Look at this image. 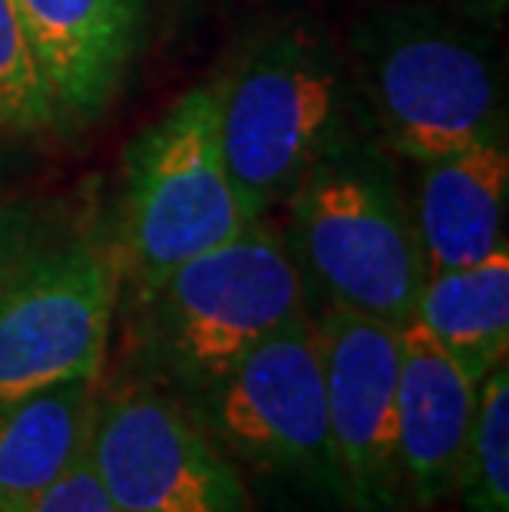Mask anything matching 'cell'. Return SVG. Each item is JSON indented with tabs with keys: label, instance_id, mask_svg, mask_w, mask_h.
I'll return each instance as SVG.
<instances>
[{
	"label": "cell",
	"instance_id": "ac0fdd59",
	"mask_svg": "<svg viewBox=\"0 0 509 512\" xmlns=\"http://www.w3.org/2000/svg\"><path fill=\"white\" fill-rule=\"evenodd\" d=\"M24 248H27V215L20 209H4L0 212V285L17 268V261L24 258Z\"/></svg>",
	"mask_w": 509,
	"mask_h": 512
},
{
	"label": "cell",
	"instance_id": "7a4b0ae2",
	"mask_svg": "<svg viewBox=\"0 0 509 512\" xmlns=\"http://www.w3.org/2000/svg\"><path fill=\"white\" fill-rule=\"evenodd\" d=\"M222 156L248 219L288 199L348 133V80L308 27H281L222 80Z\"/></svg>",
	"mask_w": 509,
	"mask_h": 512
},
{
	"label": "cell",
	"instance_id": "5b68a950",
	"mask_svg": "<svg viewBox=\"0 0 509 512\" xmlns=\"http://www.w3.org/2000/svg\"><path fill=\"white\" fill-rule=\"evenodd\" d=\"M364 90L387 143L430 162L503 136V90L490 50L427 10L367 20L357 40Z\"/></svg>",
	"mask_w": 509,
	"mask_h": 512
},
{
	"label": "cell",
	"instance_id": "9c48e42d",
	"mask_svg": "<svg viewBox=\"0 0 509 512\" xmlns=\"http://www.w3.org/2000/svg\"><path fill=\"white\" fill-rule=\"evenodd\" d=\"M311 328L344 503L354 512H391L404 493L397 456L400 328L338 304H328Z\"/></svg>",
	"mask_w": 509,
	"mask_h": 512
},
{
	"label": "cell",
	"instance_id": "2e32d148",
	"mask_svg": "<svg viewBox=\"0 0 509 512\" xmlns=\"http://www.w3.org/2000/svg\"><path fill=\"white\" fill-rule=\"evenodd\" d=\"M0 126L14 133L57 126V110L14 0H0Z\"/></svg>",
	"mask_w": 509,
	"mask_h": 512
},
{
	"label": "cell",
	"instance_id": "9a60e30c",
	"mask_svg": "<svg viewBox=\"0 0 509 512\" xmlns=\"http://www.w3.org/2000/svg\"><path fill=\"white\" fill-rule=\"evenodd\" d=\"M467 512H509V370L496 364L476 390L460 486Z\"/></svg>",
	"mask_w": 509,
	"mask_h": 512
},
{
	"label": "cell",
	"instance_id": "6da1fadb",
	"mask_svg": "<svg viewBox=\"0 0 509 512\" xmlns=\"http://www.w3.org/2000/svg\"><path fill=\"white\" fill-rule=\"evenodd\" d=\"M291 258L331 304L394 328L417 318L427 261L394 169L344 133L288 195Z\"/></svg>",
	"mask_w": 509,
	"mask_h": 512
},
{
	"label": "cell",
	"instance_id": "277c9868",
	"mask_svg": "<svg viewBox=\"0 0 509 512\" xmlns=\"http://www.w3.org/2000/svg\"><path fill=\"white\" fill-rule=\"evenodd\" d=\"M153 344L192 394L209 390L262 344L305 318V278L265 219L182 261L146 294Z\"/></svg>",
	"mask_w": 509,
	"mask_h": 512
},
{
	"label": "cell",
	"instance_id": "d6986e66",
	"mask_svg": "<svg viewBox=\"0 0 509 512\" xmlns=\"http://www.w3.org/2000/svg\"><path fill=\"white\" fill-rule=\"evenodd\" d=\"M483 4L490 7V10H503V7H506V0H483Z\"/></svg>",
	"mask_w": 509,
	"mask_h": 512
},
{
	"label": "cell",
	"instance_id": "4fadbf2b",
	"mask_svg": "<svg viewBox=\"0 0 509 512\" xmlns=\"http://www.w3.org/2000/svg\"><path fill=\"white\" fill-rule=\"evenodd\" d=\"M96 380H67L0 403V506L34 496L90 446Z\"/></svg>",
	"mask_w": 509,
	"mask_h": 512
},
{
	"label": "cell",
	"instance_id": "7c38bea8",
	"mask_svg": "<svg viewBox=\"0 0 509 512\" xmlns=\"http://www.w3.org/2000/svg\"><path fill=\"white\" fill-rule=\"evenodd\" d=\"M420 166L424 176H420L414 225L424 248L427 275L476 265L506 245L509 152L503 136Z\"/></svg>",
	"mask_w": 509,
	"mask_h": 512
},
{
	"label": "cell",
	"instance_id": "30bf717a",
	"mask_svg": "<svg viewBox=\"0 0 509 512\" xmlns=\"http://www.w3.org/2000/svg\"><path fill=\"white\" fill-rule=\"evenodd\" d=\"M57 123H86L113 100L146 24V0H14Z\"/></svg>",
	"mask_w": 509,
	"mask_h": 512
},
{
	"label": "cell",
	"instance_id": "8fae6325",
	"mask_svg": "<svg viewBox=\"0 0 509 512\" xmlns=\"http://www.w3.org/2000/svg\"><path fill=\"white\" fill-rule=\"evenodd\" d=\"M480 384L410 321L400 328L397 456L400 489L414 506L433 509L457 493L476 417Z\"/></svg>",
	"mask_w": 509,
	"mask_h": 512
},
{
	"label": "cell",
	"instance_id": "ba28073f",
	"mask_svg": "<svg viewBox=\"0 0 509 512\" xmlns=\"http://www.w3.org/2000/svg\"><path fill=\"white\" fill-rule=\"evenodd\" d=\"M90 460L116 512H258L222 446L149 384L96 400Z\"/></svg>",
	"mask_w": 509,
	"mask_h": 512
},
{
	"label": "cell",
	"instance_id": "8992f818",
	"mask_svg": "<svg viewBox=\"0 0 509 512\" xmlns=\"http://www.w3.org/2000/svg\"><path fill=\"white\" fill-rule=\"evenodd\" d=\"M199 397L202 420L209 423L205 433L222 450L344 503L321 354L308 314L255 344Z\"/></svg>",
	"mask_w": 509,
	"mask_h": 512
},
{
	"label": "cell",
	"instance_id": "3957f363",
	"mask_svg": "<svg viewBox=\"0 0 509 512\" xmlns=\"http://www.w3.org/2000/svg\"><path fill=\"white\" fill-rule=\"evenodd\" d=\"M219 113L222 80L202 83L126 149L123 258L143 294L252 222L225 169Z\"/></svg>",
	"mask_w": 509,
	"mask_h": 512
},
{
	"label": "cell",
	"instance_id": "e0dca14e",
	"mask_svg": "<svg viewBox=\"0 0 509 512\" xmlns=\"http://www.w3.org/2000/svg\"><path fill=\"white\" fill-rule=\"evenodd\" d=\"M0 512H116V506L90 460V446H86L80 460L67 466L50 486L17 499V503L0 506Z\"/></svg>",
	"mask_w": 509,
	"mask_h": 512
},
{
	"label": "cell",
	"instance_id": "5bb4252c",
	"mask_svg": "<svg viewBox=\"0 0 509 512\" xmlns=\"http://www.w3.org/2000/svg\"><path fill=\"white\" fill-rule=\"evenodd\" d=\"M414 321L480 384L509 351V248L500 245L467 268L427 275Z\"/></svg>",
	"mask_w": 509,
	"mask_h": 512
},
{
	"label": "cell",
	"instance_id": "52a82bcc",
	"mask_svg": "<svg viewBox=\"0 0 509 512\" xmlns=\"http://www.w3.org/2000/svg\"><path fill=\"white\" fill-rule=\"evenodd\" d=\"M119 265L96 238H70L0 285V403L96 380L110 344Z\"/></svg>",
	"mask_w": 509,
	"mask_h": 512
}]
</instances>
